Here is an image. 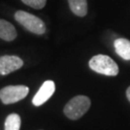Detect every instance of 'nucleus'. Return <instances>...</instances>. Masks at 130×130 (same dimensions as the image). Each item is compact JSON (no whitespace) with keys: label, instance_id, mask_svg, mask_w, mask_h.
Wrapping results in <instances>:
<instances>
[{"label":"nucleus","instance_id":"obj_1","mask_svg":"<svg viewBox=\"0 0 130 130\" xmlns=\"http://www.w3.org/2000/svg\"><path fill=\"white\" fill-rule=\"evenodd\" d=\"M91 107V99L86 95H76L64 107V114L70 120L76 121L83 117Z\"/></svg>","mask_w":130,"mask_h":130},{"label":"nucleus","instance_id":"obj_2","mask_svg":"<svg viewBox=\"0 0 130 130\" xmlns=\"http://www.w3.org/2000/svg\"><path fill=\"white\" fill-rule=\"evenodd\" d=\"M90 69L99 74L107 76H116L119 73V67L111 57L103 54L93 56L89 61Z\"/></svg>","mask_w":130,"mask_h":130},{"label":"nucleus","instance_id":"obj_3","mask_svg":"<svg viewBox=\"0 0 130 130\" xmlns=\"http://www.w3.org/2000/svg\"><path fill=\"white\" fill-rule=\"evenodd\" d=\"M14 19L22 25L26 30L30 31L36 35H42L46 31L45 24L40 18L34 14L24 12V11H18L14 14Z\"/></svg>","mask_w":130,"mask_h":130},{"label":"nucleus","instance_id":"obj_4","mask_svg":"<svg viewBox=\"0 0 130 130\" xmlns=\"http://www.w3.org/2000/svg\"><path fill=\"white\" fill-rule=\"evenodd\" d=\"M29 88L24 85L7 86L0 90V100L3 104H13L19 102L27 96Z\"/></svg>","mask_w":130,"mask_h":130},{"label":"nucleus","instance_id":"obj_5","mask_svg":"<svg viewBox=\"0 0 130 130\" xmlns=\"http://www.w3.org/2000/svg\"><path fill=\"white\" fill-rule=\"evenodd\" d=\"M23 61L19 56L4 55L0 57V74L7 75L19 70L23 66Z\"/></svg>","mask_w":130,"mask_h":130},{"label":"nucleus","instance_id":"obj_6","mask_svg":"<svg viewBox=\"0 0 130 130\" xmlns=\"http://www.w3.org/2000/svg\"><path fill=\"white\" fill-rule=\"evenodd\" d=\"M54 93H55V83L52 80H47L43 82L38 93L34 95L32 103L35 106H41L46 102Z\"/></svg>","mask_w":130,"mask_h":130},{"label":"nucleus","instance_id":"obj_7","mask_svg":"<svg viewBox=\"0 0 130 130\" xmlns=\"http://www.w3.org/2000/svg\"><path fill=\"white\" fill-rule=\"evenodd\" d=\"M18 36L14 26L9 21L0 19V39L6 42H12Z\"/></svg>","mask_w":130,"mask_h":130},{"label":"nucleus","instance_id":"obj_8","mask_svg":"<svg viewBox=\"0 0 130 130\" xmlns=\"http://www.w3.org/2000/svg\"><path fill=\"white\" fill-rule=\"evenodd\" d=\"M115 51L121 58L130 60V41L124 38H119L114 42Z\"/></svg>","mask_w":130,"mask_h":130},{"label":"nucleus","instance_id":"obj_9","mask_svg":"<svg viewBox=\"0 0 130 130\" xmlns=\"http://www.w3.org/2000/svg\"><path fill=\"white\" fill-rule=\"evenodd\" d=\"M71 12L77 17L83 18L88 13L87 0H68Z\"/></svg>","mask_w":130,"mask_h":130},{"label":"nucleus","instance_id":"obj_10","mask_svg":"<svg viewBox=\"0 0 130 130\" xmlns=\"http://www.w3.org/2000/svg\"><path fill=\"white\" fill-rule=\"evenodd\" d=\"M21 119L19 114H10L5 120V130H19Z\"/></svg>","mask_w":130,"mask_h":130},{"label":"nucleus","instance_id":"obj_11","mask_svg":"<svg viewBox=\"0 0 130 130\" xmlns=\"http://www.w3.org/2000/svg\"><path fill=\"white\" fill-rule=\"evenodd\" d=\"M21 1L25 5L30 6L36 10L42 9L46 4V0H21Z\"/></svg>","mask_w":130,"mask_h":130},{"label":"nucleus","instance_id":"obj_12","mask_svg":"<svg viewBox=\"0 0 130 130\" xmlns=\"http://www.w3.org/2000/svg\"><path fill=\"white\" fill-rule=\"evenodd\" d=\"M126 98H127L128 101L130 102V86L127 88V90H126Z\"/></svg>","mask_w":130,"mask_h":130}]
</instances>
